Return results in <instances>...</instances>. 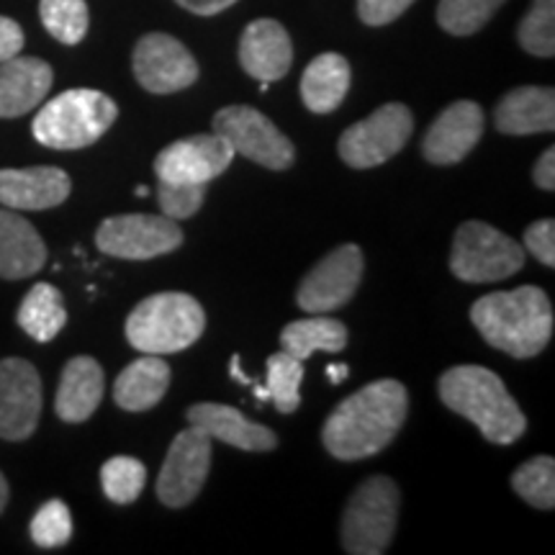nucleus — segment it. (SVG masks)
Segmentation results:
<instances>
[{"mask_svg":"<svg viewBox=\"0 0 555 555\" xmlns=\"http://www.w3.org/2000/svg\"><path fill=\"white\" fill-rule=\"evenodd\" d=\"M409 393L401 380L380 378L339 401L324 422L322 442L337 461H360L386 450L404 427Z\"/></svg>","mask_w":555,"mask_h":555,"instance_id":"1","label":"nucleus"},{"mask_svg":"<svg viewBox=\"0 0 555 555\" xmlns=\"http://www.w3.org/2000/svg\"><path fill=\"white\" fill-rule=\"evenodd\" d=\"M470 322L486 343L517 360L535 358L553 337L551 298L538 286L481 296L470 307Z\"/></svg>","mask_w":555,"mask_h":555,"instance_id":"2","label":"nucleus"},{"mask_svg":"<svg viewBox=\"0 0 555 555\" xmlns=\"http://www.w3.org/2000/svg\"><path fill=\"white\" fill-rule=\"evenodd\" d=\"M440 401L455 414L474 422L486 440L494 446H512L525 435L527 420L504 380L483 365H455L437 384Z\"/></svg>","mask_w":555,"mask_h":555,"instance_id":"3","label":"nucleus"},{"mask_svg":"<svg viewBox=\"0 0 555 555\" xmlns=\"http://www.w3.org/2000/svg\"><path fill=\"white\" fill-rule=\"evenodd\" d=\"M206 330L204 307L189 294L147 296L127 319V339L144 356H172L196 345Z\"/></svg>","mask_w":555,"mask_h":555,"instance_id":"4","label":"nucleus"},{"mask_svg":"<svg viewBox=\"0 0 555 555\" xmlns=\"http://www.w3.org/2000/svg\"><path fill=\"white\" fill-rule=\"evenodd\" d=\"M119 119V106L93 88H73L54 95L34 116L31 131L50 150H82L95 144Z\"/></svg>","mask_w":555,"mask_h":555,"instance_id":"5","label":"nucleus"},{"mask_svg":"<svg viewBox=\"0 0 555 555\" xmlns=\"http://www.w3.org/2000/svg\"><path fill=\"white\" fill-rule=\"evenodd\" d=\"M399 489L388 476H371L345 506L343 545L352 555H380L391 545L399 522Z\"/></svg>","mask_w":555,"mask_h":555,"instance_id":"6","label":"nucleus"},{"mask_svg":"<svg viewBox=\"0 0 555 555\" xmlns=\"http://www.w3.org/2000/svg\"><path fill=\"white\" fill-rule=\"evenodd\" d=\"M525 266V249L483 221L457 227L450 253V270L466 283H496L515 275Z\"/></svg>","mask_w":555,"mask_h":555,"instance_id":"7","label":"nucleus"},{"mask_svg":"<svg viewBox=\"0 0 555 555\" xmlns=\"http://www.w3.org/2000/svg\"><path fill=\"white\" fill-rule=\"evenodd\" d=\"M414 131V116L404 103H386L373 111L363 121L343 131L337 152L345 165L356 170H367L384 165L404 150Z\"/></svg>","mask_w":555,"mask_h":555,"instance_id":"8","label":"nucleus"},{"mask_svg":"<svg viewBox=\"0 0 555 555\" xmlns=\"http://www.w3.org/2000/svg\"><path fill=\"white\" fill-rule=\"evenodd\" d=\"M214 131L224 137L234 155L268 170H288L296 159L294 142L253 106H227L214 116Z\"/></svg>","mask_w":555,"mask_h":555,"instance_id":"9","label":"nucleus"},{"mask_svg":"<svg viewBox=\"0 0 555 555\" xmlns=\"http://www.w3.org/2000/svg\"><path fill=\"white\" fill-rule=\"evenodd\" d=\"M183 245V229L165 214H121L108 217L95 232V247L108 258L152 260L176 253Z\"/></svg>","mask_w":555,"mask_h":555,"instance_id":"10","label":"nucleus"},{"mask_svg":"<svg viewBox=\"0 0 555 555\" xmlns=\"http://www.w3.org/2000/svg\"><path fill=\"white\" fill-rule=\"evenodd\" d=\"M211 437L204 429L189 427L176 435L157 476V496L170 509H183L204 489L211 470Z\"/></svg>","mask_w":555,"mask_h":555,"instance_id":"11","label":"nucleus"},{"mask_svg":"<svg viewBox=\"0 0 555 555\" xmlns=\"http://www.w3.org/2000/svg\"><path fill=\"white\" fill-rule=\"evenodd\" d=\"M363 253L358 245H343L332 249L324 260L309 270L296 291L298 309L307 314H330L343 309L356 296L363 278Z\"/></svg>","mask_w":555,"mask_h":555,"instance_id":"12","label":"nucleus"},{"mask_svg":"<svg viewBox=\"0 0 555 555\" xmlns=\"http://www.w3.org/2000/svg\"><path fill=\"white\" fill-rule=\"evenodd\" d=\"M131 67L139 86L155 95L178 93L198 80V65L183 41L159 31L137 41Z\"/></svg>","mask_w":555,"mask_h":555,"instance_id":"13","label":"nucleus"},{"mask_svg":"<svg viewBox=\"0 0 555 555\" xmlns=\"http://www.w3.org/2000/svg\"><path fill=\"white\" fill-rule=\"evenodd\" d=\"M234 159V150L224 137L193 134L178 139L155 157L157 180L168 183H198L206 185L219 178Z\"/></svg>","mask_w":555,"mask_h":555,"instance_id":"14","label":"nucleus"},{"mask_svg":"<svg viewBox=\"0 0 555 555\" xmlns=\"http://www.w3.org/2000/svg\"><path fill=\"white\" fill-rule=\"evenodd\" d=\"M41 416V378L29 360H0V437L21 442L34 435Z\"/></svg>","mask_w":555,"mask_h":555,"instance_id":"15","label":"nucleus"},{"mask_svg":"<svg viewBox=\"0 0 555 555\" xmlns=\"http://www.w3.org/2000/svg\"><path fill=\"white\" fill-rule=\"evenodd\" d=\"M483 137V111L474 101L448 106L422 139V155L433 165H455L470 155Z\"/></svg>","mask_w":555,"mask_h":555,"instance_id":"16","label":"nucleus"},{"mask_svg":"<svg viewBox=\"0 0 555 555\" xmlns=\"http://www.w3.org/2000/svg\"><path fill=\"white\" fill-rule=\"evenodd\" d=\"M240 62L249 78L260 82L286 78L294 62V44L283 24L273 18L253 21L240 39Z\"/></svg>","mask_w":555,"mask_h":555,"instance_id":"17","label":"nucleus"},{"mask_svg":"<svg viewBox=\"0 0 555 555\" xmlns=\"http://www.w3.org/2000/svg\"><path fill=\"white\" fill-rule=\"evenodd\" d=\"M73 183L60 168H24L0 170V204L13 211H44L65 204Z\"/></svg>","mask_w":555,"mask_h":555,"instance_id":"18","label":"nucleus"},{"mask_svg":"<svg viewBox=\"0 0 555 555\" xmlns=\"http://www.w3.org/2000/svg\"><path fill=\"white\" fill-rule=\"evenodd\" d=\"M54 80L52 67L39 57L0 62V119H18L47 99Z\"/></svg>","mask_w":555,"mask_h":555,"instance_id":"19","label":"nucleus"},{"mask_svg":"<svg viewBox=\"0 0 555 555\" xmlns=\"http://www.w3.org/2000/svg\"><path fill=\"white\" fill-rule=\"evenodd\" d=\"M189 422L217 442L249 450V453H268L278 448V437L273 429L247 420L240 409L224 404H196L189 409Z\"/></svg>","mask_w":555,"mask_h":555,"instance_id":"20","label":"nucleus"},{"mask_svg":"<svg viewBox=\"0 0 555 555\" xmlns=\"http://www.w3.org/2000/svg\"><path fill=\"white\" fill-rule=\"evenodd\" d=\"M103 391H106V376L99 360L88 356L73 358L62 371L54 412L67 425H80L101 406Z\"/></svg>","mask_w":555,"mask_h":555,"instance_id":"21","label":"nucleus"},{"mask_svg":"<svg viewBox=\"0 0 555 555\" xmlns=\"http://www.w3.org/2000/svg\"><path fill=\"white\" fill-rule=\"evenodd\" d=\"M47 262V245L29 219L13 208H0V278L21 281L39 273Z\"/></svg>","mask_w":555,"mask_h":555,"instance_id":"22","label":"nucleus"},{"mask_svg":"<svg viewBox=\"0 0 555 555\" xmlns=\"http://www.w3.org/2000/svg\"><path fill=\"white\" fill-rule=\"evenodd\" d=\"M496 129L502 134L525 137L545 134L555 129V90L540 86L515 88L499 101L494 114Z\"/></svg>","mask_w":555,"mask_h":555,"instance_id":"23","label":"nucleus"},{"mask_svg":"<svg viewBox=\"0 0 555 555\" xmlns=\"http://www.w3.org/2000/svg\"><path fill=\"white\" fill-rule=\"evenodd\" d=\"M170 365L159 356H144L124 367L114 384V401L127 412H147L170 388Z\"/></svg>","mask_w":555,"mask_h":555,"instance_id":"24","label":"nucleus"},{"mask_svg":"<svg viewBox=\"0 0 555 555\" xmlns=\"http://www.w3.org/2000/svg\"><path fill=\"white\" fill-rule=\"evenodd\" d=\"M350 62L343 54L327 52L309 62L301 78V99L311 114H332L350 90Z\"/></svg>","mask_w":555,"mask_h":555,"instance_id":"25","label":"nucleus"},{"mask_svg":"<svg viewBox=\"0 0 555 555\" xmlns=\"http://www.w3.org/2000/svg\"><path fill=\"white\" fill-rule=\"evenodd\" d=\"M18 327L37 343H52L67 324V309L60 288L37 283L18 307Z\"/></svg>","mask_w":555,"mask_h":555,"instance_id":"26","label":"nucleus"},{"mask_svg":"<svg viewBox=\"0 0 555 555\" xmlns=\"http://www.w3.org/2000/svg\"><path fill=\"white\" fill-rule=\"evenodd\" d=\"M317 319H301L281 332V350L298 360H307L311 352H343L347 347V327L339 319L314 314Z\"/></svg>","mask_w":555,"mask_h":555,"instance_id":"27","label":"nucleus"},{"mask_svg":"<svg viewBox=\"0 0 555 555\" xmlns=\"http://www.w3.org/2000/svg\"><path fill=\"white\" fill-rule=\"evenodd\" d=\"M304 360L288 356L286 350L268 358V401H273L281 414H294L301 406Z\"/></svg>","mask_w":555,"mask_h":555,"instance_id":"28","label":"nucleus"},{"mask_svg":"<svg viewBox=\"0 0 555 555\" xmlns=\"http://www.w3.org/2000/svg\"><path fill=\"white\" fill-rule=\"evenodd\" d=\"M39 16L44 29L62 44H80L88 34V5L86 0H41Z\"/></svg>","mask_w":555,"mask_h":555,"instance_id":"29","label":"nucleus"},{"mask_svg":"<svg viewBox=\"0 0 555 555\" xmlns=\"http://www.w3.org/2000/svg\"><path fill=\"white\" fill-rule=\"evenodd\" d=\"M512 489L535 509L551 512L555 506V461L551 455H538L522 463L512 476Z\"/></svg>","mask_w":555,"mask_h":555,"instance_id":"30","label":"nucleus"},{"mask_svg":"<svg viewBox=\"0 0 555 555\" xmlns=\"http://www.w3.org/2000/svg\"><path fill=\"white\" fill-rule=\"evenodd\" d=\"M504 0H440L437 24L453 37H470L489 24Z\"/></svg>","mask_w":555,"mask_h":555,"instance_id":"31","label":"nucleus"},{"mask_svg":"<svg viewBox=\"0 0 555 555\" xmlns=\"http://www.w3.org/2000/svg\"><path fill=\"white\" fill-rule=\"evenodd\" d=\"M103 494L114 504H131L142 494L144 483H147V468L142 461L129 455H116L103 463L101 468Z\"/></svg>","mask_w":555,"mask_h":555,"instance_id":"32","label":"nucleus"},{"mask_svg":"<svg viewBox=\"0 0 555 555\" xmlns=\"http://www.w3.org/2000/svg\"><path fill=\"white\" fill-rule=\"evenodd\" d=\"M517 39L535 57L555 54V0H532V9L519 21Z\"/></svg>","mask_w":555,"mask_h":555,"instance_id":"33","label":"nucleus"},{"mask_svg":"<svg viewBox=\"0 0 555 555\" xmlns=\"http://www.w3.org/2000/svg\"><path fill=\"white\" fill-rule=\"evenodd\" d=\"M31 540L39 547H60L73 538V515L67 504L60 499L41 504V509L31 519Z\"/></svg>","mask_w":555,"mask_h":555,"instance_id":"34","label":"nucleus"},{"mask_svg":"<svg viewBox=\"0 0 555 555\" xmlns=\"http://www.w3.org/2000/svg\"><path fill=\"white\" fill-rule=\"evenodd\" d=\"M206 185L198 183H168V180H157V204L159 211L168 219H191L204 206Z\"/></svg>","mask_w":555,"mask_h":555,"instance_id":"35","label":"nucleus"},{"mask_svg":"<svg viewBox=\"0 0 555 555\" xmlns=\"http://www.w3.org/2000/svg\"><path fill=\"white\" fill-rule=\"evenodd\" d=\"M527 253L535 255L545 268H555V221L540 219L525 229Z\"/></svg>","mask_w":555,"mask_h":555,"instance_id":"36","label":"nucleus"},{"mask_svg":"<svg viewBox=\"0 0 555 555\" xmlns=\"http://www.w3.org/2000/svg\"><path fill=\"white\" fill-rule=\"evenodd\" d=\"M414 0H358V16L367 26H386L397 21Z\"/></svg>","mask_w":555,"mask_h":555,"instance_id":"37","label":"nucleus"},{"mask_svg":"<svg viewBox=\"0 0 555 555\" xmlns=\"http://www.w3.org/2000/svg\"><path fill=\"white\" fill-rule=\"evenodd\" d=\"M24 50V29L13 18L0 16V62L16 57Z\"/></svg>","mask_w":555,"mask_h":555,"instance_id":"38","label":"nucleus"},{"mask_svg":"<svg viewBox=\"0 0 555 555\" xmlns=\"http://www.w3.org/2000/svg\"><path fill=\"white\" fill-rule=\"evenodd\" d=\"M532 178H535V185L543 191L555 189V150L547 147L540 159L535 163V170H532Z\"/></svg>","mask_w":555,"mask_h":555,"instance_id":"39","label":"nucleus"},{"mask_svg":"<svg viewBox=\"0 0 555 555\" xmlns=\"http://www.w3.org/2000/svg\"><path fill=\"white\" fill-rule=\"evenodd\" d=\"M176 3L183 5L185 11L196 13V16H217V13L227 11L237 0H176Z\"/></svg>","mask_w":555,"mask_h":555,"instance_id":"40","label":"nucleus"},{"mask_svg":"<svg viewBox=\"0 0 555 555\" xmlns=\"http://www.w3.org/2000/svg\"><path fill=\"white\" fill-rule=\"evenodd\" d=\"M229 373H232V378L234 380H240V384H245V386H253L255 380L247 376L245 371H242V365H240V356H234L232 358V363H229Z\"/></svg>","mask_w":555,"mask_h":555,"instance_id":"41","label":"nucleus"},{"mask_svg":"<svg viewBox=\"0 0 555 555\" xmlns=\"http://www.w3.org/2000/svg\"><path fill=\"white\" fill-rule=\"evenodd\" d=\"M347 373H350V367H347V365H330L327 367L330 384H343V380L347 378Z\"/></svg>","mask_w":555,"mask_h":555,"instance_id":"42","label":"nucleus"},{"mask_svg":"<svg viewBox=\"0 0 555 555\" xmlns=\"http://www.w3.org/2000/svg\"><path fill=\"white\" fill-rule=\"evenodd\" d=\"M5 504H9V483H5V476L0 474V512L5 509Z\"/></svg>","mask_w":555,"mask_h":555,"instance_id":"43","label":"nucleus"},{"mask_svg":"<svg viewBox=\"0 0 555 555\" xmlns=\"http://www.w3.org/2000/svg\"><path fill=\"white\" fill-rule=\"evenodd\" d=\"M147 193H150L147 185H139V189H137V196H139V198H144V196H147Z\"/></svg>","mask_w":555,"mask_h":555,"instance_id":"44","label":"nucleus"}]
</instances>
